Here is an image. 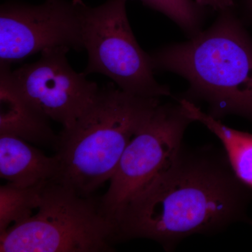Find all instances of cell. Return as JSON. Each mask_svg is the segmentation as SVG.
I'll list each match as a JSON object with an SVG mask.
<instances>
[{"instance_id":"obj_13","label":"cell","mask_w":252,"mask_h":252,"mask_svg":"<svg viewBox=\"0 0 252 252\" xmlns=\"http://www.w3.org/2000/svg\"><path fill=\"white\" fill-rule=\"evenodd\" d=\"M145 6L162 13L189 34L200 31L203 10L193 0H140Z\"/></svg>"},{"instance_id":"obj_1","label":"cell","mask_w":252,"mask_h":252,"mask_svg":"<svg viewBox=\"0 0 252 252\" xmlns=\"http://www.w3.org/2000/svg\"><path fill=\"white\" fill-rule=\"evenodd\" d=\"M252 198L224 151L183 144L171 165L114 217L115 241L149 239L171 252L190 235L216 234L246 220Z\"/></svg>"},{"instance_id":"obj_6","label":"cell","mask_w":252,"mask_h":252,"mask_svg":"<svg viewBox=\"0 0 252 252\" xmlns=\"http://www.w3.org/2000/svg\"><path fill=\"white\" fill-rule=\"evenodd\" d=\"M193 121L179 103L161 104L127 144L107 192L99 198L112 220L132 197L171 165Z\"/></svg>"},{"instance_id":"obj_11","label":"cell","mask_w":252,"mask_h":252,"mask_svg":"<svg viewBox=\"0 0 252 252\" xmlns=\"http://www.w3.org/2000/svg\"><path fill=\"white\" fill-rule=\"evenodd\" d=\"M179 103L193 122L201 123L216 135L235 175L252 191V134L225 126L185 97L181 98Z\"/></svg>"},{"instance_id":"obj_9","label":"cell","mask_w":252,"mask_h":252,"mask_svg":"<svg viewBox=\"0 0 252 252\" xmlns=\"http://www.w3.org/2000/svg\"><path fill=\"white\" fill-rule=\"evenodd\" d=\"M59 170L56 155L47 157L22 139L0 135V176L8 183L32 187L56 180Z\"/></svg>"},{"instance_id":"obj_10","label":"cell","mask_w":252,"mask_h":252,"mask_svg":"<svg viewBox=\"0 0 252 252\" xmlns=\"http://www.w3.org/2000/svg\"><path fill=\"white\" fill-rule=\"evenodd\" d=\"M0 135L15 136L29 143L54 144L59 136L55 135L49 119L36 112L0 75Z\"/></svg>"},{"instance_id":"obj_7","label":"cell","mask_w":252,"mask_h":252,"mask_svg":"<svg viewBox=\"0 0 252 252\" xmlns=\"http://www.w3.org/2000/svg\"><path fill=\"white\" fill-rule=\"evenodd\" d=\"M66 47L41 52L35 63L24 64L14 72L10 65L0 64V74L36 112L59 123L63 129L72 127L99 91L96 83L84 73L74 70L68 63Z\"/></svg>"},{"instance_id":"obj_8","label":"cell","mask_w":252,"mask_h":252,"mask_svg":"<svg viewBox=\"0 0 252 252\" xmlns=\"http://www.w3.org/2000/svg\"><path fill=\"white\" fill-rule=\"evenodd\" d=\"M84 49L82 23L76 0L43 4L4 3L0 9V64L10 65L44 50Z\"/></svg>"},{"instance_id":"obj_15","label":"cell","mask_w":252,"mask_h":252,"mask_svg":"<svg viewBox=\"0 0 252 252\" xmlns=\"http://www.w3.org/2000/svg\"><path fill=\"white\" fill-rule=\"evenodd\" d=\"M249 4L252 9V0H248Z\"/></svg>"},{"instance_id":"obj_12","label":"cell","mask_w":252,"mask_h":252,"mask_svg":"<svg viewBox=\"0 0 252 252\" xmlns=\"http://www.w3.org/2000/svg\"><path fill=\"white\" fill-rule=\"evenodd\" d=\"M48 182L22 187L6 183L0 187V235L34 215Z\"/></svg>"},{"instance_id":"obj_3","label":"cell","mask_w":252,"mask_h":252,"mask_svg":"<svg viewBox=\"0 0 252 252\" xmlns=\"http://www.w3.org/2000/svg\"><path fill=\"white\" fill-rule=\"evenodd\" d=\"M160 104V99L128 94L113 83L58 138L59 175L55 182L84 196L110 181L133 136Z\"/></svg>"},{"instance_id":"obj_14","label":"cell","mask_w":252,"mask_h":252,"mask_svg":"<svg viewBox=\"0 0 252 252\" xmlns=\"http://www.w3.org/2000/svg\"><path fill=\"white\" fill-rule=\"evenodd\" d=\"M195 1L200 7H209L220 13L232 10L235 6L234 0H195Z\"/></svg>"},{"instance_id":"obj_5","label":"cell","mask_w":252,"mask_h":252,"mask_svg":"<svg viewBox=\"0 0 252 252\" xmlns=\"http://www.w3.org/2000/svg\"><path fill=\"white\" fill-rule=\"evenodd\" d=\"M127 0H107L91 7L76 0L82 23L84 49L88 54L84 74L107 76L119 89L144 97L171 96L167 86L154 77L151 55L136 40L126 11Z\"/></svg>"},{"instance_id":"obj_4","label":"cell","mask_w":252,"mask_h":252,"mask_svg":"<svg viewBox=\"0 0 252 252\" xmlns=\"http://www.w3.org/2000/svg\"><path fill=\"white\" fill-rule=\"evenodd\" d=\"M115 242L99 199L50 181L34 215L0 235V252H112Z\"/></svg>"},{"instance_id":"obj_2","label":"cell","mask_w":252,"mask_h":252,"mask_svg":"<svg viewBox=\"0 0 252 252\" xmlns=\"http://www.w3.org/2000/svg\"><path fill=\"white\" fill-rule=\"evenodd\" d=\"M154 70L187 79V97L208 104L217 119L230 114L252 120V41L232 10L185 42L151 54Z\"/></svg>"}]
</instances>
